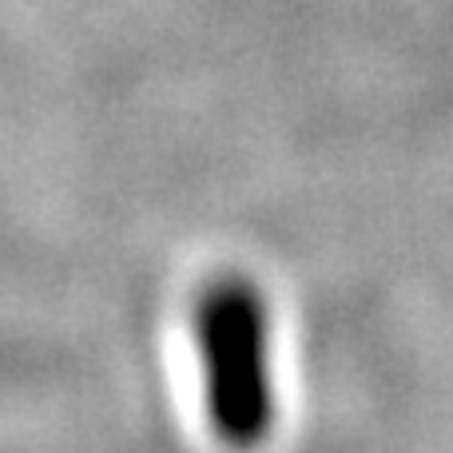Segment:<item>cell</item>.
Segmentation results:
<instances>
[{
  "instance_id": "6da1fadb",
  "label": "cell",
  "mask_w": 453,
  "mask_h": 453,
  "mask_svg": "<svg viewBox=\"0 0 453 453\" xmlns=\"http://www.w3.org/2000/svg\"><path fill=\"white\" fill-rule=\"evenodd\" d=\"M203 406L215 438L234 453H250L271 438V319L247 274H215L191 306Z\"/></svg>"
}]
</instances>
